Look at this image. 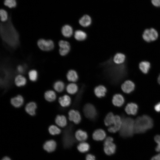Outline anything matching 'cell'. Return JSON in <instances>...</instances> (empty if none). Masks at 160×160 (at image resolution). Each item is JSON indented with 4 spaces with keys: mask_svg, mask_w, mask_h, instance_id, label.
<instances>
[{
    "mask_svg": "<svg viewBox=\"0 0 160 160\" xmlns=\"http://www.w3.org/2000/svg\"><path fill=\"white\" fill-rule=\"evenodd\" d=\"M1 160H11L9 157L5 156L3 157Z\"/></svg>",
    "mask_w": 160,
    "mask_h": 160,
    "instance_id": "43",
    "label": "cell"
},
{
    "mask_svg": "<svg viewBox=\"0 0 160 160\" xmlns=\"http://www.w3.org/2000/svg\"><path fill=\"white\" fill-rule=\"evenodd\" d=\"M4 4L10 8L15 7L17 4L16 0H5Z\"/></svg>",
    "mask_w": 160,
    "mask_h": 160,
    "instance_id": "36",
    "label": "cell"
},
{
    "mask_svg": "<svg viewBox=\"0 0 160 160\" xmlns=\"http://www.w3.org/2000/svg\"><path fill=\"white\" fill-rule=\"evenodd\" d=\"M153 121L147 115L137 117L134 124V133L136 134L144 133L151 129L153 126Z\"/></svg>",
    "mask_w": 160,
    "mask_h": 160,
    "instance_id": "1",
    "label": "cell"
},
{
    "mask_svg": "<svg viewBox=\"0 0 160 160\" xmlns=\"http://www.w3.org/2000/svg\"><path fill=\"white\" fill-rule=\"evenodd\" d=\"M48 131L49 133L52 135H55L60 134L61 130L57 126L54 125H50L48 128Z\"/></svg>",
    "mask_w": 160,
    "mask_h": 160,
    "instance_id": "34",
    "label": "cell"
},
{
    "mask_svg": "<svg viewBox=\"0 0 160 160\" xmlns=\"http://www.w3.org/2000/svg\"><path fill=\"white\" fill-rule=\"evenodd\" d=\"M122 125L120 130V135L123 138L132 137L134 133L135 122L130 117L122 118Z\"/></svg>",
    "mask_w": 160,
    "mask_h": 160,
    "instance_id": "2",
    "label": "cell"
},
{
    "mask_svg": "<svg viewBox=\"0 0 160 160\" xmlns=\"http://www.w3.org/2000/svg\"><path fill=\"white\" fill-rule=\"evenodd\" d=\"M58 44L59 47L58 52L60 56H64L69 53L71 49V45L68 41L61 40L58 42Z\"/></svg>",
    "mask_w": 160,
    "mask_h": 160,
    "instance_id": "6",
    "label": "cell"
},
{
    "mask_svg": "<svg viewBox=\"0 0 160 160\" xmlns=\"http://www.w3.org/2000/svg\"><path fill=\"white\" fill-rule=\"evenodd\" d=\"M85 160H96L95 157L92 154H88L86 156Z\"/></svg>",
    "mask_w": 160,
    "mask_h": 160,
    "instance_id": "39",
    "label": "cell"
},
{
    "mask_svg": "<svg viewBox=\"0 0 160 160\" xmlns=\"http://www.w3.org/2000/svg\"><path fill=\"white\" fill-rule=\"evenodd\" d=\"M17 70L20 74H22L24 71V66L22 65H18L17 67Z\"/></svg>",
    "mask_w": 160,
    "mask_h": 160,
    "instance_id": "38",
    "label": "cell"
},
{
    "mask_svg": "<svg viewBox=\"0 0 160 160\" xmlns=\"http://www.w3.org/2000/svg\"><path fill=\"white\" fill-rule=\"evenodd\" d=\"M29 80L31 81L35 82L38 79V74L37 71L34 69L30 70L28 73Z\"/></svg>",
    "mask_w": 160,
    "mask_h": 160,
    "instance_id": "32",
    "label": "cell"
},
{
    "mask_svg": "<svg viewBox=\"0 0 160 160\" xmlns=\"http://www.w3.org/2000/svg\"><path fill=\"white\" fill-rule=\"evenodd\" d=\"M139 67L141 71L144 74L147 73L150 68V63L146 61H142L139 65Z\"/></svg>",
    "mask_w": 160,
    "mask_h": 160,
    "instance_id": "24",
    "label": "cell"
},
{
    "mask_svg": "<svg viewBox=\"0 0 160 160\" xmlns=\"http://www.w3.org/2000/svg\"><path fill=\"white\" fill-rule=\"evenodd\" d=\"M135 88V84L130 80L126 81L121 86V88L123 92L127 94L130 93L132 92L134 90Z\"/></svg>",
    "mask_w": 160,
    "mask_h": 160,
    "instance_id": "9",
    "label": "cell"
},
{
    "mask_svg": "<svg viewBox=\"0 0 160 160\" xmlns=\"http://www.w3.org/2000/svg\"><path fill=\"white\" fill-rule=\"evenodd\" d=\"M37 108L36 103L34 102H30L28 103L25 107L26 112L31 116H34L36 114V110Z\"/></svg>",
    "mask_w": 160,
    "mask_h": 160,
    "instance_id": "15",
    "label": "cell"
},
{
    "mask_svg": "<svg viewBox=\"0 0 160 160\" xmlns=\"http://www.w3.org/2000/svg\"><path fill=\"white\" fill-rule=\"evenodd\" d=\"M79 24L84 27H87L90 25L92 22L91 17L89 15H85L82 16L79 20Z\"/></svg>",
    "mask_w": 160,
    "mask_h": 160,
    "instance_id": "18",
    "label": "cell"
},
{
    "mask_svg": "<svg viewBox=\"0 0 160 160\" xmlns=\"http://www.w3.org/2000/svg\"><path fill=\"white\" fill-rule=\"evenodd\" d=\"M38 48L41 51L44 52H50L52 51L55 48L54 41L51 39L40 38L36 41Z\"/></svg>",
    "mask_w": 160,
    "mask_h": 160,
    "instance_id": "3",
    "label": "cell"
},
{
    "mask_svg": "<svg viewBox=\"0 0 160 160\" xmlns=\"http://www.w3.org/2000/svg\"><path fill=\"white\" fill-rule=\"evenodd\" d=\"M24 100L23 97L20 95H18L12 98L10 100V103L14 107L19 108L23 104Z\"/></svg>",
    "mask_w": 160,
    "mask_h": 160,
    "instance_id": "13",
    "label": "cell"
},
{
    "mask_svg": "<svg viewBox=\"0 0 160 160\" xmlns=\"http://www.w3.org/2000/svg\"><path fill=\"white\" fill-rule=\"evenodd\" d=\"M14 82L17 86L21 87L25 86L26 84L27 79L22 74H19L15 77Z\"/></svg>",
    "mask_w": 160,
    "mask_h": 160,
    "instance_id": "19",
    "label": "cell"
},
{
    "mask_svg": "<svg viewBox=\"0 0 160 160\" xmlns=\"http://www.w3.org/2000/svg\"><path fill=\"white\" fill-rule=\"evenodd\" d=\"M92 137L93 139L95 140L102 141L105 138L106 133L103 130L98 129L93 132Z\"/></svg>",
    "mask_w": 160,
    "mask_h": 160,
    "instance_id": "14",
    "label": "cell"
},
{
    "mask_svg": "<svg viewBox=\"0 0 160 160\" xmlns=\"http://www.w3.org/2000/svg\"><path fill=\"white\" fill-rule=\"evenodd\" d=\"M57 144L54 140H50L47 141L44 144L43 147L44 150L48 152L54 151L56 148Z\"/></svg>",
    "mask_w": 160,
    "mask_h": 160,
    "instance_id": "16",
    "label": "cell"
},
{
    "mask_svg": "<svg viewBox=\"0 0 160 160\" xmlns=\"http://www.w3.org/2000/svg\"><path fill=\"white\" fill-rule=\"evenodd\" d=\"M78 88L75 84L71 83L69 84L67 86L66 89L67 92L71 94H73L77 91Z\"/></svg>",
    "mask_w": 160,
    "mask_h": 160,
    "instance_id": "33",
    "label": "cell"
},
{
    "mask_svg": "<svg viewBox=\"0 0 160 160\" xmlns=\"http://www.w3.org/2000/svg\"><path fill=\"white\" fill-rule=\"evenodd\" d=\"M154 140L157 144L155 150L157 152H160V135H156L154 137Z\"/></svg>",
    "mask_w": 160,
    "mask_h": 160,
    "instance_id": "37",
    "label": "cell"
},
{
    "mask_svg": "<svg viewBox=\"0 0 160 160\" xmlns=\"http://www.w3.org/2000/svg\"><path fill=\"white\" fill-rule=\"evenodd\" d=\"M69 119L76 124L79 123L81 120V116L79 112L74 110H71L68 112Z\"/></svg>",
    "mask_w": 160,
    "mask_h": 160,
    "instance_id": "10",
    "label": "cell"
},
{
    "mask_svg": "<svg viewBox=\"0 0 160 160\" xmlns=\"http://www.w3.org/2000/svg\"><path fill=\"white\" fill-rule=\"evenodd\" d=\"M84 112L86 116L90 119L94 118L96 115V112L95 107L90 104H88L85 105L84 108Z\"/></svg>",
    "mask_w": 160,
    "mask_h": 160,
    "instance_id": "8",
    "label": "cell"
},
{
    "mask_svg": "<svg viewBox=\"0 0 160 160\" xmlns=\"http://www.w3.org/2000/svg\"><path fill=\"white\" fill-rule=\"evenodd\" d=\"M115 118V116L112 112L108 113L104 119L105 125L108 127L112 126L113 124Z\"/></svg>",
    "mask_w": 160,
    "mask_h": 160,
    "instance_id": "29",
    "label": "cell"
},
{
    "mask_svg": "<svg viewBox=\"0 0 160 160\" xmlns=\"http://www.w3.org/2000/svg\"><path fill=\"white\" fill-rule=\"evenodd\" d=\"M56 95L55 91L49 90L46 91L44 94L45 99L47 101L52 102L54 101L56 98Z\"/></svg>",
    "mask_w": 160,
    "mask_h": 160,
    "instance_id": "21",
    "label": "cell"
},
{
    "mask_svg": "<svg viewBox=\"0 0 160 160\" xmlns=\"http://www.w3.org/2000/svg\"><path fill=\"white\" fill-rule=\"evenodd\" d=\"M90 148L89 144L85 142H81L77 146L78 150L81 153H85L88 152Z\"/></svg>",
    "mask_w": 160,
    "mask_h": 160,
    "instance_id": "30",
    "label": "cell"
},
{
    "mask_svg": "<svg viewBox=\"0 0 160 160\" xmlns=\"http://www.w3.org/2000/svg\"><path fill=\"white\" fill-rule=\"evenodd\" d=\"M54 89L58 92H62L65 87L64 83L61 81H57L55 82L53 85Z\"/></svg>",
    "mask_w": 160,
    "mask_h": 160,
    "instance_id": "31",
    "label": "cell"
},
{
    "mask_svg": "<svg viewBox=\"0 0 160 160\" xmlns=\"http://www.w3.org/2000/svg\"><path fill=\"white\" fill-rule=\"evenodd\" d=\"M152 4L155 6H160V0H151Z\"/></svg>",
    "mask_w": 160,
    "mask_h": 160,
    "instance_id": "40",
    "label": "cell"
},
{
    "mask_svg": "<svg viewBox=\"0 0 160 160\" xmlns=\"http://www.w3.org/2000/svg\"><path fill=\"white\" fill-rule=\"evenodd\" d=\"M88 137L87 132L81 129L78 130L75 133L76 139L80 142H84L87 139Z\"/></svg>",
    "mask_w": 160,
    "mask_h": 160,
    "instance_id": "20",
    "label": "cell"
},
{
    "mask_svg": "<svg viewBox=\"0 0 160 160\" xmlns=\"http://www.w3.org/2000/svg\"><path fill=\"white\" fill-rule=\"evenodd\" d=\"M122 123V119L118 115H115L114 122L112 126L108 127V131L114 133L119 130L121 127Z\"/></svg>",
    "mask_w": 160,
    "mask_h": 160,
    "instance_id": "7",
    "label": "cell"
},
{
    "mask_svg": "<svg viewBox=\"0 0 160 160\" xmlns=\"http://www.w3.org/2000/svg\"><path fill=\"white\" fill-rule=\"evenodd\" d=\"M155 110L157 112H160V102L156 104L154 107Z\"/></svg>",
    "mask_w": 160,
    "mask_h": 160,
    "instance_id": "41",
    "label": "cell"
},
{
    "mask_svg": "<svg viewBox=\"0 0 160 160\" xmlns=\"http://www.w3.org/2000/svg\"><path fill=\"white\" fill-rule=\"evenodd\" d=\"M150 160H160V153L153 156Z\"/></svg>",
    "mask_w": 160,
    "mask_h": 160,
    "instance_id": "42",
    "label": "cell"
},
{
    "mask_svg": "<svg viewBox=\"0 0 160 160\" xmlns=\"http://www.w3.org/2000/svg\"><path fill=\"white\" fill-rule=\"evenodd\" d=\"M159 34L157 31L153 28L145 29L142 34L143 39L147 42L156 40Z\"/></svg>",
    "mask_w": 160,
    "mask_h": 160,
    "instance_id": "5",
    "label": "cell"
},
{
    "mask_svg": "<svg viewBox=\"0 0 160 160\" xmlns=\"http://www.w3.org/2000/svg\"><path fill=\"white\" fill-rule=\"evenodd\" d=\"M67 80L71 82H74L78 79V76L76 72L73 70H70L67 72L66 74Z\"/></svg>",
    "mask_w": 160,
    "mask_h": 160,
    "instance_id": "28",
    "label": "cell"
},
{
    "mask_svg": "<svg viewBox=\"0 0 160 160\" xmlns=\"http://www.w3.org/2000/svg\"><path fill=\"white\" fill-rule=\"evenodd\" d=\"M157 81L159 84L160 85V74H159L158 77L157 79Z\"/></svg>",
    "mask_w": 160,
    "mask_h": 160,
    "instance_id": "44",
    "label": "cell"
},
{
    "mask_svg": "<svg viewBox=\"0 0 160 160\" xmlns=\"http://www.w3.org/2000/svg\"><path fill=\"white\" fill-rule=\"evenodd\" d=\"M106 91V88L103 85L98 86L96 87L94 89L95 95L99 98L104 96Z\"/></svg>",
    "mask_w": 160,
    "mask_h": 160,
    "instance_id": "27",
    "label": "cell"
},
{
    "mask_svg": "<svg viewBox=\"0 0 160 160\" xmlns=\"http://www.w3.org/2000/svg\"><path fill=\"white\" fill-rule=\"evenodd\" d=\"M55 122L57 126L62 127H65L67 124L66 117L63 115L57 116L55 119Z\"/></svg>",
    "mask_w": 160,
    "mask_h": 160,
    "instance_id": "22",
    "label": "cell"
},
{
    "mask_svg": "<svg viewBox=\"0 0 160 160\" xmlns=\"http://www.w3.org/2000/svg\"><path fill=\"white\" fill-rule=\"evenodd\" d=\"M113 139L111 137H107L103 143V150L105 153L108 156L111 155L116 152V146L113 143Z\"/></svg>",
    "mask_w": 160,
    "mask_h": 160,
    "instance_id": "4",
    "label": "cell"
},
{
    "mask_svg": "<svg viewBox=\"0 0 160 160\" xmlns=\"http://www.w3.org/2000/svg\"><path fill=\"white\" fill-rule=\"evenodd\" d=\"M74 37L78 41H82L85 40L87 37V33L84 31L80 30H77L74 32Z\"/></svg>",
    "mask_w": 160,
    "mask_h": 160,
    "instance_id": "25",
    "label": "cell"
},
{
    "mask_svg": "<svg viewBox=\"0 0 160 160\" xmlns=\"http://www.w3.org/2000/svg\"><path fill=\"white\" fill-rule=\"evenodd\" d=\"M61 32L64 37L66 38H69L73 35V30L70 25L65 24L62 27Z\"/></svg>",
    "mask_w": 160,
    "mask_h": 160,
    "instance_id": "12",
    "label": "cell"
},
{
    "mask_svg": "<svg viewBox=\"0 0 160 160\" xmlns=\"http://www.w3.org/2000/svg\"><path fill=\"white\" fill-rule=\"evenodd\" d=\"M126 59L125 55L122 53H118L114 56L113 60L115 63L120 65L123 63Z\"/></svg>",
    "mask_w": 160,
    "mask_h": 160,
    "instance_id": "26",
    "label": "cell"
},
{
    "mask_svg": "<svg viewBox=\"0 0 160 160\" xmlns=\"http://www.w3.org/2000/svg\"><path fill=\"white\" fill-rule=\"evenodd\" d=\"M58 102L62 107H65L69 106L70 104L71 99L68 95H64L59 98Z\"/></svg>",
    "mask_w": 160,
    "mask_h": 160,
    "instance_id": "23",
    "label": "cell"
},
{
    "mask_svg": "<svg viewBox=\"0 0 160 160\" xmlns=\"http://www.w3.org/2000/svg\"><path fill=\"white\" fill-rule=\"evenodd\" d=\"M1 20L2 22H5L8 20V15L7 11L1 9L0 10Z\"/></svg>",
    "mask_w": 160,
    "mask_h": 160,
    "instance_id": "35",
    "label": "cell"
},
{
    "mask_svg": "<svg viewBox=\"0 0 160 160\" xmlns=\"http://www.w3.org/2000/svg\"><path fill=\"white\" fill-rule=\"evenodd\" d=\"M124 99L123 96L120 94L114 95L113 98L112 102L113 104L117 107H121L124 103Z\"/></svg>",
    "mask_w": 160,
    "mask_h": 160,
    "instance_id": "17",
    "label": "cell"
},
{
    "mask_svg": "<svg viewBox=\"0 0 160 160\" xmlns=\"http://www.w3.org/2000/svg\"><path fill=\"white\" fill-rule=\"evenodd\" d=\"M138 108V105L136 103H131L127 105L125 108V110L127 114L135 115L137 113Z\"/></svg>",
    "mask_w": 160,
    "mask_h": 160,
    "instance_id": "11",
    "label": "cell"
}]
</instances>
